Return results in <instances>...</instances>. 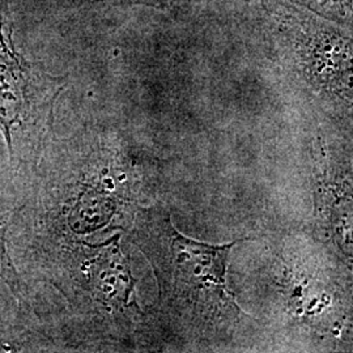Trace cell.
<instances>
[{"label": "cell", "instance_id": "1", "mask_svg": "<svg viewBox=\"0 0 353 353\" xmlns=\"http://www.w3.org/2000/svg\"><path fill=\"white\" fill-rule=\"evenodd\" d=\"M138 223V245L156 271L166 303L203 322L240 314L227 287L228 258L236 242L214 246L190 240L159 208L143 212Z\"/></svg>", "mask_w": 353, "mask_h": 353}, {"label": "cell", "instance_id": "2", "mask_svg": "<svg viewBox=\"0 0 353 353\" xmlns=\"http://www.w3.org/2000/svg\"><path fill=\"white\" fill-rule=\"evenodd\" d=\"M270 26L293 52L303 75L316 88L351 102L352 28L288 0L268 6Z\"/></svg>", "mask_w": 353, "mask_h": 353}, {"label": "cell", "instance_id": "3", "mask_svg": "<svg viewBox=\"0 0 353 353\" xmlns=\"http://www.w3.org/2000/svg\"><path fill=\"white\" fill-rule=\"evenodd\" d=\"M7 0H0V127L10 159L19 135L43 127L50 119L61 85L16 50Z\"/></svg>", "mask_w": 353, "mask_h": 353}, {"label": "cell", "instance_id": "4", "mask_svg": "<svg viewBox=\"0 0 353 353\" xmlns=\"http://www.w3.org/2000/svg\"><path fill=\"white\" fill-rule=\"evenodd\" d=\"M101 254L92 267V281L96 285V290L100 292V297L105 301L125 300L122 294L125 292L127 293L128 288L119 285L123 279L121 267L117 265V261L114 262L113 258H108L103 252Z\"/></svg>", "mask_w": 353, "mask_h": 353}, {"label": "cell", "instance_id": "5", "mask_svg": "<svg viewBox=\"0 0 353 353\" xmlns=\"http://www.w3.org/2000/svg\"><path fill=\"white\" fill-rule=\"evenodd\" d=\"M341 26L352 28V0H288Z\"/></svg>", "mask_w": 353, "mask_h": 353}, {"label": "cell", "instance_id": "6", "mask_svg": "<svg viewBox=\"0 0 353 353\" xmlns=\"http://www.w3.org/2000/svg\"><path fill=\"white\" fill-rule=\"evenodd\" d=\"M0 279L12 290L13 294L21 300L23 297V284L19 278V274L13 265L12 259L7 249L6 239V224L0 220Z\"/></svg>", "mask_w": 353, "mask_h": 353}, {"label": "cell", "instance_id": "7", "mask_svg": "<svg viewBox=\"0 0 353 353\" xmlns=\"http://www.w3.org/2000/svg\"><path fill=\"white\" fill-rule=\"evenodd\" d=\"M81 4H115V6H147L161 11H170L179 7L182 0H77Z\"/></svg>", "mask_w": 353, "mask_h": 353}]
</instances>
